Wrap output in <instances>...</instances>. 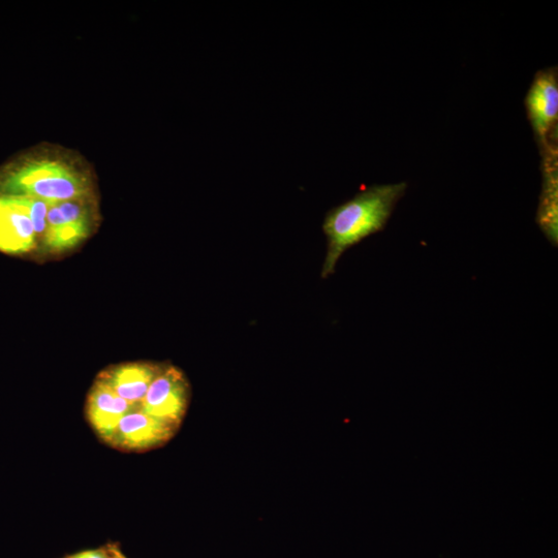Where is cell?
Segmentation results:
<instances>
[{
	"instance_id": "cell-1",
	"label": "cell",
	"mask_w": 558,
	"mask_h": 558,
	"mask_svg": "<svg viewBox=\"0 0 558 558\" xmlns=\"http://www.w3.org/2000/svg\"><path fill=\"white\" fill-rule=\"evenodd\" d=\"M0 195L47 203L96 197L95 176L78 153L45 146L8 172L0 183Z\"/></svg>"
},
{
	"instance_id": "cell-2",
	"label": "cell",
	"mask_w": 558,
	"mask_h": 558,
	"mask_svg": "<svg viewBox=\"0 0 558 558\" xmlns=\"http://www.w3.org/2000/svg\"><path fill=\"white\" fill-rule=\"evenodd\" d=\"M407 189L406 182L370 186L327 213L323 230L328 240V250L322 270L323 278L334 273L339 259L349 248L385 229Z\"/></svg>"
},
{
	"instance_id": "cell-3",
	"label": "cell",
	"mask_w": 558,
	"mask_h": 558,
	"mask_svg": "<svg viewBox=\"0 0 558 558\" xmlns=\"http://www.w3.org/2000/svg\"><path fill=\"white\" fill-rule=\"evenodd\" d=\"M190 402V384L183 372L164 366L150 385L140 409L145 413L180 426Z\"/></svg>"
},
{
	"instance_id": "cell-4",
	"label": "cell",
	"mask_w": 558,
	"mask_h": 558,
	"mask_svg": "<svg viewBox=\"0 0 558 558\" xmlns=\"http://www.w3.org/2000/svg\"><path fill=\"white\" fill-rule=\"evenodd\" d=\"M178 428L138 408L122 418L108 444L123 451H147L168 443Z\"/></svg>"
},
{
	"instance_id": "cell-5",
	"label": "cell",
	"mask_w": 558,
	"mask_h": 558,
	"mask_svg": "<svg viewBox=\"0 0 558 558\" xmlns=\"http://www.w3.org/2000/svg\"><path fill=\"white\" fill-rule=\"evenodd\" d=\"M554 69L537 73L527 92L525 106L539 145L550 146V135L558 118V80Z\"/></svg>"
},
{
	"instance_id": "cell-6",
	"label": "cell",
	"mask_w": 558,
	"mask_h": 558,
	"mask_svg": "<svg viewBox=\"0 0 558 558\" xmlns=\"http://www.w3.org/2000/svg\"><path fill=\"white\" fill-rule=\"evenodd\" d=\"M37 247L27 198L0 195V252L19 255L33 252Z\"/></svg>"
},
{
	"instance_id": "cell-7",
	"label": "cell",
	"mask_w": 558,
	"mask_h": 558,
	"mask_svg": "<svg viewBox=\"0 0 558 558\" xmlns=\"http://www.w3.org/2000/svg\"><path fill=\"white\" fill-rule=\"evenodd\" d=\"M163 367L150 362L124 363L102 371L98 379L132 406L140 408L150 385Z\"/></svg>"
},
{
	"instance_id": "cell-8",
	"label": "cell",
	"mask_w": 558,
	"mask_h": 558,
	"mask_svg": "<svg viewBox=\"0 0 558 558\" xmlns=\"http://www.w3.org/2000/svg\"><path fill=\"white\" fill-rule=\"evenodd\" d=\"M135 409L138 408L98 379L89 392L86 415L98 436L108 444L122 418Z\"/></svg>"
},
{
	"instance_id": "cell-9",
	"label": "cell",
	"mask_w": 558,
	"mask_h": 558,
	"mask_svg": "<svg viewBox=\"0 0 558 558\" xmlns=\"http://www.w3.org/2000/svg\"><path fill=\"white\" fill-rule=\"evenodd\" d=\"M95 228L66 219L57 203H48L47 231L41 250L49 255L69 252L83 242Z\"/></svg>"
},
{
	"instance_id": "cell-10",
	"label": "cell",
	"mask_w": 558,
	"mask_h": 558,
	"mask_svg": "<svg viewBox=\"0 0 558 558\" xmlns=\"http://www.w3.org/2000/svg\"><path fill=\"white\" fill-rule=\"evenodd\" d=\"M546 175L543 200L539 209V225L547 238L557 244V169L553 148L546 150Z\"/></svg>"
},
{
	"instance_id": "cell-11",
	"label": "cell",
	"mask_w": 558,
	"mask_h": 558,
	"mask_svg": "<svg viewBox=\"0 0 558 558\" xmlns=\"http://www.w3.org/2000/svg\"><path fill=\"white\" fill-rule=\"evenodd\" d=\"M69 558H114L111 546L108 549L88 550L77 553Z\"/></svg>"
},
{
	"instance_id": "cell-12",
	"label": "cell",
	"mask_w": 558,
	"mask_h": 558,
	"mask_svg": "<svg viewBox=\"0 0 558 558\" xmlns=\"http://www.w3.org/2000/svg\"><path fill=\"white\" fill-rule=\"evenodd\" d=\"M111 548H112V551H113V554H114V558H126L121 554V552L118 550L117 547L111 546Z\"/></svg>"
}]
</instances>
